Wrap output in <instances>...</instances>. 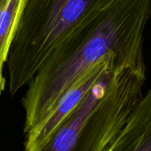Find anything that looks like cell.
Wrapping results in <instances>:
<instances>
[{
    "instance_id": "277c9868",
    "label": "cell",
    "mask_w": 151,
    "mask_h": 151,
    "mask_svg": "<svg viewBox=\"0 0 151 151\" xmlns=\"http://www.w3.org/2000/svg\"><path fill=\"white\" fill-rule=\"evenodd\" d=\"M128 68L116 58L109 57L98 62L76 81L60 97L49 115L35 128L27 132L25 151H39L62 122L78 106L94 86L111 69Z\"/></svg>"
},
{
    "instance_id": "5b68a950",
    "label": "cell",
    "mask_w": 151,
    "mask_h": 151,
    "mask_svg": "<svg viewBox=\"0 0 151 151\" xmlns=\"http://www.w3.org/2000/svg\"><path fill=\"white\" fill-rule=\"evenodd\" d=\"M106 151H151V89L143 95Z\"/></svg>"
},
{
    "instance_id": "3957f363",
    "label": "cell",
    "mask_w": 151,
    "mask_h": 151,
    "mask_svg": "<svg viewBox=\"0 0 151 151\" xmlns=\"http://www.w3.org/2000/svg\"><path fill=\"white\" fill-rule=\"evenodd\" d=\"M113 0H26L7 60L9 93L29 85L45 61Z\"/></svg>"
},
{
    "instance_id": "7a4b0ae2",
    "label": "cell",
    "mask_w": 151,
    "mask_h": 151,
    "mask_svg": "<svg viewBox=\"0 0 151 151\" xmlns=\"http://www.w3.org/2000/svg\"><path fill=\"white\" fill-rule=\"evenodd\" d=\"M146 71L109 70L39 151H106L143 97Z\"/></svg>"
},
{
    "instance_id": "8992f818",
    "label": "cell",
    "mask_w": 151,
    "mask_h": 151,
    "mask_svg": "<svg viewBox=\"0 0 151 151\" xmlns=\"http://www.w3.org/2000/svg\"><path fill=\"white\" fill-rule=\"evenodd\" d=\"M26 0H7L0 10V95L5 91L6 78L4 75L12 42Z\"/></svg>"
},
{
    "instance_id": "6da1fadb",
    "label": "cell",
    "mask_w": 151,
    "mask_h": 151,
    "mask_svg": "<svg viewBox=\"0 0 151 151\" xmlns=\"http://www.w3.org/2000/svg\"><path fill=\"white\" fill-rule=\"evenodd\" d=\"M151 0H113L41 66L22 98L24 133L37 126L60 97L89 68L109 57L146 71L144 31Z\"/></svg>"
},
{
    "instance_id": "52a82bcc",
    "label": "cell",
    "mask_w": 151,
    "mask_h": 151,
    "mask_svg": "<svg viewBox=\"0 0 151 151\" xmlns=\"http://www.w3.org/2000/svg\"><path fill=\"white\" fill-rule=\"evenodd\" d=\"M7 2V0H0V10L5 6V4Z\"/></svg>"
}]
</instances>
